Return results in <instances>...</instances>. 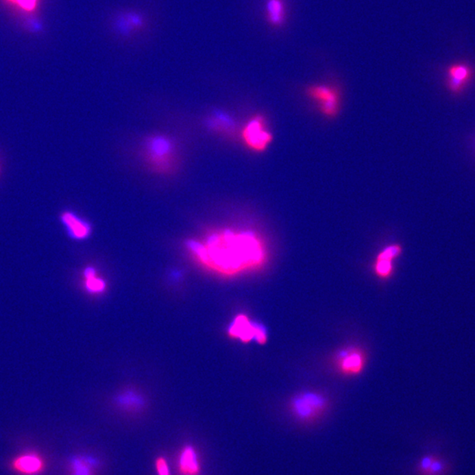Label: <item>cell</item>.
Returning a JSON list of instances; mask_svg holds the SVG:
<instances>
[{
	"instance_id": "obj_1",
	"label": "cell",
	"mask_w": 475,
	"mask_h": 475,
	"mask_svg": "<svg viewBox=\"0 0 475 475\" xmlns=\"http://www.w3.org/2000/svg\"><path fill=\"white\" fill-rule=\"evenodd\" d=\"M187 246L202 262L226 271L258 267L266 259L263 242L252 231L223 230L208 236L206 244L189 241Z\"/></svg>"
},
{
	"instance_id": "obj_2",
	"label": "cell",
	"mask_w": 475,
	"mask_h": 475,
	"mask_svg": "<svg viewBox=\"0 0 475 475\" xmlns=\"http://www.w3.org/2000/svg\"><path fill=\"white\" fill-rule=\"evenodd\" d=\"M328 408L327 397L316 392L296 394L289 402V412L291 417L295 421L306 426L321 420Z\"/></svg>"
},
{
	"instance_id": "obj_3",
	"label": "cell",
	"mask_w": 475,
	"mask_h": 475,
	"mask_svg": "<svg viewBox=\"0 0 475 475\" xmlns=\"http://www.w3.org/2000/svg\"><path fill=\"white\" fill-rule=\"evenodd\" d=\"M307 97L318 106L319 110L325 117L337 116L341 108V93L335 86L328 84H315L306 89Z\"/></svg>"
},
{
	"instance_id": "obj_4",
	"label": "cell",
	"mask_w": 475,
	"mask_h": 475,
	"mask_svg": "<svg viewBox=\"0 0 475 475\" xmlns=\"http://www.w3.org/2000/svg\"><path fill=\"white\" fill-rule=\"evenodd\" d=\"M145 154L155 169L169 170L173 162L175 148L169 138L162 136H153L145 144Z\"/></svg>"
},
{
	"instance_id": "obj_5",
	"label": "cell",
	"mask_w": 475,
	"mask_h": 475,
	"mask_svg": "<svg viewBox=\"0 0 475 475\" xmlns=\"http://www.w3.org/2000/svg\"><path fill=\"white\" fill-rule=\"evenodd\" d=\"M242 138L248 148L262 153L267 150L273 141L272 133L266 125V121L260 116L254 117L245 126Z\"/></svg>"
},
{
	"instance_id": "obj_6",
	"label": "cell",
	"mask_w": 475,
	"mask_h": 475,
	"mask_svg": "<svg viewBox=\"0 0 475 475\" xmlns=\"http://www.w3.org/2000/svg\"><path fill=\"white\" fill-rule=\"evenodd\" d=\"M9 467L18 475H42L47 470V462L40 453L29 451L15 456Z\"/></svg>"
},
{
	"instance_id": "obj_7",
	"label": "cell",
	"mask_w": 475,
	"mask_h": 475,
	"mask_svg": "<svg viewBox=\"0 0 475 475\" xmlns=\"http://www.w3.org/2000/svg\"><path fill=\"white\" fill-rule=\"evenodd\" d=\"M229 333L232 337L240 338L243 341L256 340L257 343H265L267 332L263 325L256 322H251L247 317L239 315L229 328Z\"/></svg>"
},
{
	"instance_id": "obj_8",
	"label": "cell",
	"mask_w": 475,
	"mask_h": 475,
	"mask_svg": "<svg viewBox=\"0 0 475 475\" xmlns=\"http://www.w3.org/2000/svg\"><path fill=\"white\" fill-rule=\"evenodd\" d=\"M474 71L473 66L464 62H459L450 65L446 70V84L447 88L452 95H459L464 91L465 86L473 80Z\"/></svg>"
},
{
	"instance_id": "obj_9",
	"label": "cell",
	"mask_w": 475,
	"mask_h": 475,
	"mask_svg": "<svg viewBox=\"0 0 475 475\" xmlns=\"http://www.w3.org/2000/svg\"><path fill=\"white\" fill-rule=\"evenodd\" d=\"M365 354L356 348L343 350L337 358L338 369L347 375L360 374L365 367Z\"/></svg>"
},
{
	"instance_id": "obj_10",
	"label": "cell",
	"mask_w": 475,
	"mask_h": 475,
	"mask_svg": "<svg viewBox=\"0 0 475 475\" xmlns=\"http://www.w3.org/2000/svg\"><path fill=\"white\" fill-rule=\"evenodd\" d=\"M60 220L68 235L71 239L75 241L86 240L91 234V225L85 219L73 212V211L65 210L61 214Z\"/></svg>"
},
{
	"instance_id": "obj_11",
	"label": "cell",
	"mask_w": 475,
	"mask_h": 475,
	"mask_svg": "<svg viewBox=\"0 0 475 475\" xmlns=\"http://www.w3.org/2000/svg\"><path fill=\"white\" fill-rule=\"evenodd\" d=\"M402 252V247L399 244H393L384 248L376 258L374 270L376 275L380 278H388L393 271V260Z\"/></svg>"
},
{
	"instance_id": "obj_12",
	"label": "cell",
	"mask_w": 475,
	"mask_h": 475,
	"mask_svg": "<svg viewBox=\"0 0 475 475\" xmlns=\"http://www.w3.org/2000/svg\"><path fill=\"white\" fill-rule=\"evenodd\" d=\"M114 26L121 36H129L144 29L145 21L139 12L128 11L123 12L117 18Z\"/></svg>"
},
{
	"instance_id": "obj_13",
	"label": "cell",
	"mask_w": 475,
	"mask_h": 475,
	"mask_svg": "<svg viewBox=\"0 0 475 475\" xmlns=\"http://www.w3.org/2000/svg\"><path fill=\"white\" fill-rule=\"evenodd\" d=\"M178 470L183 475H197L201 471L199 455L197 450L192 446L183 447L180 452L178 461Z\"/></svg>"
},
{
	"instance_id": "obj_14",
	"label": "cell",
	"mask_w": 475,
	"mask_h": 475,
	"mask_svg": "<svg viewBox=\"0 0 475 475\" xmlns=\"http://www.w3.org/2000/svg\"><path fill=\"white\" fill-rule=\"evenodd\" d=\"M100 461L92 456L76 455L68 461V472L70 475H95Z\"/></svg>"
},
{
	"instance_id": "obj_15",
	"label": "cell",
	"mask_w": 475,
	"mask_h": 475,
	"mask_svg": "<svg viewBox=\"0 0 475 475\" xmlns=\"http://www.w3.org/2000/svg\"><path fill=\"white\" fill-rule=\"evenodd\" d=\"M265 16L269 26L279 29L284 26L287 17V6L285 0H266Z\"/></svg>"
},
{
	"instance_id": "obj_16",
	"label": "cell",
	"mask_w": 475,
	"mask_h": 475,
	"mask_svg": "<svg viewBox=\"0 0 475 475\" xmlns=\"http://www.w3.org/2000/svg\"><path fill=\"white\" fill-rule=\"evenodd\" d=\"M448 471V464L436 455L427 454L418 462V475H445Z\"/></svg>"
},
{
	"instance_id": "obj_17",
	"label": "cell",
	"mask_w": 475,
	"mask_h": 475,
	"mask_svg": "<svg viewBox=\"0 0 475 475\" xmlns=\"http://www.w3.org/2000/svg\"><path fill=\"white\" fill-rule=\"evenodd\" d=\"M85 287L90 293H101L105 290L106 284L101 278H96V271L93 267H88L84 271Z\"/></svg>"
},
{
	"instance_id": "obj_18",
	"label": "cell",
	"mask_w": 475,
	"mask_h": 475,
	"mask_svg": "<svg viewBox=\"0 0 475 475\" xmlns=\"http://www.w3.org/2000/svg\"><path fill=\"white\" fill-rule=\"evenodd\" d=\"M1 1L23 14H34L38 9L41 0H1Z\"/></svg>"
},
{
	"instance_id": "obj_19",
	"label": "cell",
	"mask_w": 475,
	"mask_h": 475,
	"mask_svg": "<svg viewBox=\"0 0 475 475\" xmlns=\"http://www.w3.org/2000/svg\"><path fill=\"white\" fill-rule=\"evenodd\" d=\"M117 402L124 408L138 409L143 405V400L134 393H125L118 397Z\"/></svg>"
},
{
	"instance_id": "obj_20",
	"label": "cell",
	"mask_w": 475,
	"mask_h": 475,
	"mask_svg": "<svg viewBox=\"0 0 475 475\" xmlns=\"http://www.w3.org/2000/svg\"><path fill=\"white\" fill-rule=\"evenodd\" d=\"M158 475H171L169 463L164 457H158L155 461Z\"/></svg>"
}]
</instances>
